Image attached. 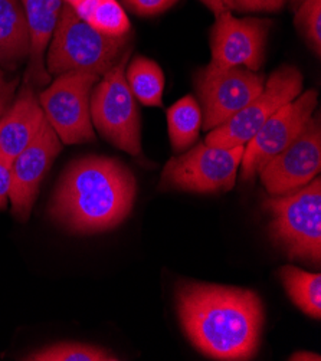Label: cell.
I'll return each mask as SVG.
<instances>
[{"mask_svg":"<svg viewBox=\"0 0 321 361\" xmlns=\"http://www.w3.org/2000/svg\"><path fill=\"white\" fill-rule=\"evenodd\" d=\"M135 193V178L120 160L87 156L71 163L62 173L49 213L73 233H101L126 221Z\"/></svg>","mask_w":321,"mask_h":361,"instance_id":"7a4b0ae2","label":"cell"},{"mask_svg":"<svg viewBox=\"0 0 321 361\" xmlns=\"http://www.w3.org/2000/svg\"><path fill=\"white\" fill-rule=\"evenodd\" d=\"M303 4V0H290V5L293 11H297V8Z\"/></svg>","mask_w":321,"mask_h":361,"instance_id":"f1b7e54d","label":"cell"},{"mask_svg":"<svg viewBox=\"0 0 321 361\" xmlns=\"http://www.w3.org/2000/svg\"><path fill=\"white\" fill-rule=\"evenodd\" d=\"M303 92V75L296 66L284 65L267 80L264 90L229 121L209 131L205 144L212 147H239L251 140L265 121Z\"/></svg>","mask_w":321,"mask_h":361,"instance_id":"ba28073f","label":"cell"},{"mask_svg":"<svg viewBox=\"0 0 321 361\" xmlns=\"http://www.w3.org/2000/svg\"><path fill=\"white\" fill-rule=\"evenodd\" d=\"M167 127L176 153H183L193 146L202 128V110L195 97L186 95L169 108Z\"/></svg>","mask_w":321,"mask_h":361,"instance_id":"e0dca14e","label":"cell"},{"mask_svg":"<svg viewBox=\"0 0 321 361\" xmlns=\"http://www.w3.org/2000/svg\"><path fill=\"white\" fill-rule=\"evenodd\" d=\"M29 55V33L22 0H0V66L16 69Z\"/></svg>","mask_w":321,"mask_h":361,"instance_id":"2e32d148","label":"cell"},{"mask_svg":"<svg viewBox=\"0 0 321 361\" xmlns=\"http://www.w3.org/2000/svg\"><path fill=\"white\" fill-rule=\"evenodd\" d=\"M131 48L99 78L91 92L90 111L95 130L130 156L141 154V124L135 98L126 80Z\"/></svg>","mask_w":321,"mask_h":361,"instance_id":"5b68a950","label":"cell"},{"mask_svg":"<svg viewBox=\"0 0 321 361\" xmlns=\"http://www.w3.org/2000/svg\"><path fill=\"white\" fill-rule=\"evenodd\" d=\"M245 146L212 147L198 144L167 161L163 169L160 190L192 193H224L234 189Z\"/></svg>","mask_w":321,"mask_h":361,"instance_id":"8992f818","label":"cell"},{"mask_svg":"<svg viewBox=\"0 0 321 361\" xmlns=\"http://www.w3.org/2000/svg\"><path fill=\"white\" fill-rule=\"evenodd\" d=\"M45 120L35 88L23 82L19 94L0 117V157L12 161L37 137Z\"/></svg>","mask_w":321,"mask_h":361,"instance_id":"9a60e30c","label":"cell"},{"mask_svg":"<svg viewBox=\"0 0 321 361\" xmlns=\"http://www.w3.org/2000/svg\"><path fill=\"white\" fill-rule=\"evenodd\" d=\"M321 170V123L311 117L298 137L269 160L260 171L262 186L269 196L291 193L308 185Z\"/></svg>","mask_w":321,"mask_h":361,"instance_id":"8fae6325","label":"cell"},{"mask_svg":"<svg viewBox=\"0 0 321 361\" xmlns=\"http://www.w3.org/2000/svg\"><path fill=\"white\" fill-rule=\"evenodd\" d=\"M202 2L215 13V16H218L219 13L225 12V11H229L228 6H226V0H202Z\"/></svg>","mask_w":321,"mask_h":361,"instance_id":"4316f807","label":"cell"},{"mask_svg":"<svg viewBox=\"0 0 321 361\" xmlns=\"http://www.w3.org/2000/svg\"><path fill=\"white\" fill-rule=\"evenodd\" d=\"M99 78L92 72L69 71L41 92L40 104L45 118L63 144L95 141L90 101Z\"/></svg>","mask_w":321,"mask_h":361,"instance_id":"52a82bcc","label":"cell"},{"mask_svg":"<svg viewBox=\"0 0 321 361\" xmlns=\"http://www.w3.org/2000/svg\"><path fill=\"white\" fill-rule=\"evenodd\" d=\"M130 35L109 36L83 20L73 6L63 4L49 42L47 69L49 75L69 71L92 72L102 77L130 49Z\"/></svg>","mask_w":321,"mask_h":361,"instance_id":"3957f363","label":"cell"},{"mask_svg":"<svg viewBox=\"0 0 321 361\" xmlns=\"http://www.w3.org/2000/svg\"><path fill=\"white\" fill-rule=\"evenodd\" d=\"M28 33H29V63L25 81L35 87L51 82V75L45 66V52L52 39L61 18L62 0H22Z\"/></svg>","mask_w":321,"mask_h":361,"instance_id":"5bb4252c","label":"cell"},{"mask_svg":"<svg viewBox=\"0 0 321 361\" xmlns=\"http://www.w3.org/2000/svg\"><path fill=\"white\" fill-rule=\"evenodd\" d=\"M12 186V161L0 157V210L8 207Z\"/></svg>","mask_w":321,"mask_h":361,"instance_id":"484cf974","label":"cell"},{"mask_svg":"<svg viewBox=\"0 0 321 361\" xmlns=\"http://www.w3.org/2000/svg\"><path fill=\"white\" fill-rule=\"evenodd\" d=\"M29 361H116L119 360L109 350L81 344V343H59L45 347L26 355Z\"/></svg>","mask_w":321,"mask_h":361,"instance_id":"44dd1931","label":"cell"},{"mask_svg":"<svg viewBox=\"0 0 321 361\" xmlns=\"http://www.w3.org/2000/svg\"><path fill=\"white\" fill-rule=\"evenodd\" d=\"M61 152L62 141L45 120L37 137L12 160L9 200L12 203V213L18 221H29L42 180Z\"/></svg>","mask_w":321,"mask_h":361,"instance_id":"4fadbf2b","label":"cell"},{"mask_svg":"<svg viewBox=\"0 0 321 361\" xmlns=\"http://www.w3.org/2000/svg\"><path fill=\"white\" fill-rule=\"evenodd\" d=\"M264 85L262 75L243 66L218 68L209 63L200 68L195 75V88L200 99L202 128L212 131L229 121Z\"/></svg>","mask_w":321,"mask_h":361,"instance_id":"9c48e42d","label":"cell"},{"mask_svg":"<svg viewBox=\"0 0 321 361\" xmlns=\"http://www.w3.org/2000/svg\"><path fill=\"white\" fill-rule=\"evenodd\" d=\"M317 104V91L308 90L291 102L282 105L265 121L257 134L245 144L241 160L242 180H254L269 160L290 146L311 120Z\"/></svg>","mask_w":321,"mask_h":361,"instance_id":"30bf717a","label":"cell"},{"mask_svg":"<svg viewBox=\"0 0 321 361\" xmlns=\"http://www.w3.org/2000/svg\"><path fill=\"white\" fill-rule=\"evenodd\" d=\"M296 25L310 48L320 56L321 52V0H303L296 11Z\"/></svg>","mask_w":321,"mask_h":361,"instance_id":"7402d4cb","label":"cell"},{"mask_svg":"<svg viewBox=\"0 0 321 361\" xmlns=\"http://www.w3.org/2000/svg\"><path fill=\"white\" fill-rule=\"evenodd\" d=\"M18 85L19 78H8L4 69L0 68V117L4 116V113L8 110V106L12 104L16 95Z\"/></svg>","mask_w":321,"mask_h":361,"instance_id":"d4e9b609","label":"cell"},{"mask_svg":"<svg viewBox=\"0 0 321 361\" xmlns=\"http://www.w3.org/2000/svg\"><path fill=\"white\" fill-rule=\"evenodd\" d=\"M63 4H66V5H69V6H75V5H78L80 2H83V0H62Z\"/></svg>","mask_w":321,"mask_h":361,"instance_id":"f546056e","label":"cell"},{"mask_svg":"<svg viewBox=\"0 0 321 361\" xmlns=\"http://www.w3.org/2000/svg\"><path fill=\"white\" fill-rule=\"evenodd\" d=\"M124 2L137 15L155 16L171 8L177 0H124Z\"/></svg>","mask_w":321,"mask_h":361,"instance_id":"cb8c5ba5","label":"cell"},{"mask_svg":"<svg viewBox=\"0 0 321 361\" xmlns=\"http://www.w3.org/2000/svg\"><path fill=\"white\" fill-rule=\"evenodd\" d=\"M269 213V236L290 259L320 265L321 261V178L264 200Z\"/></svg>","mask_w":321,"mask_h":361,"instance_id":"277c9868","label":"cell"},{"mask_svg":"<svg viewBox=\"0 0 321 361\" xmlns=\"http://www.w3.org/2000/svg\"><path fill=\"white\" fill-rule=\"evenodd\" d=\"M291 361H320L321 357L311 351H298L290 357Z\"/></svg>","mask_w":321,"mask_h":361,"instance_id":"83f0119b","label":"cell"},{"mask_svg":"<svg viewBox=\"0 0 321 361\" xmlns=\"http://www.w3.org/2000/svg\"><path fill=\"white\" fill-rule=\"evenodd\" d=\"M281 282L291 301L308 317H321V275L296 267H284L279 271Z\"/></svg>","mask_w":321,"mask_h":361,"instance_id":"d6986e66","label":"cell"},{"mask_svg":"<svg viewBox=\"0 0 321 361\" xmlns=\"http://www.w3.org/2000/svg\"><path fill=\"white\" fill-rule=\"evenodd\" d=\"M126 80L135 99L147 106H162L164 75L162 68L146 56H135L126 68Z\"/></svg>","mask_w":321,"mask_h":361,"instance_id":"ac0fdd59","label":"cell"},{"mask_svg":"<svg viewBox=\"0 0 321 361\" xmlns=\"http://www.w3.org/2000/svg\"><path fill=\"white\" fill-rule=\"evenodd\" d=\"M75 13L98 32L109 36L130 33V20L117 0H83L73 6Z\"/></svg>","mask_w":321,"mask_h":361,"instance_id":"ffe728a7","label":"cell"},{"mask_svg":"<svg viewBox=\"0 0 321 361\" xmlns=\"http://www.w3.org/2000/svg\"><path fill=\"white\" fill-rule=\"evenodd\" d=\"M176 310L188 340L213 360L242 361L257 355L264 327V305L243 288L179 281Z\"/></svg>","mask_w":321,"mask_h":361,"instance_id":"6da1fadb","label":"cell"},{"mask_svg":"<svg viewBox=\"0 0 321 361\" xmlns=\"http://www.w3.org/2000/svg\"><path fill=\"white\" fill-rule=\"evenodd\" d=\"M210 29V65L218 68L243 66L258 72L265 59L269 22L262 19H238L232 11L215 16Z\"/></svg>","mask_w":321,"mask_h":361,"instance_id":"7c38bea8","label":"cell"},{"mask_svg":"<svg viewBox=\"0 0 321 361\" xmlns=\"http://www.w3.org/2000/svg\"><path fill=\"white\" fill-rule=\"evenodd\" d=\"M287 0H226L229 11L241 12H275L279 11Z\"/></svg>","mask_w":321,"mask_h":361,"instance_id":"603a6c76","label":"cell"}]
</instances>
